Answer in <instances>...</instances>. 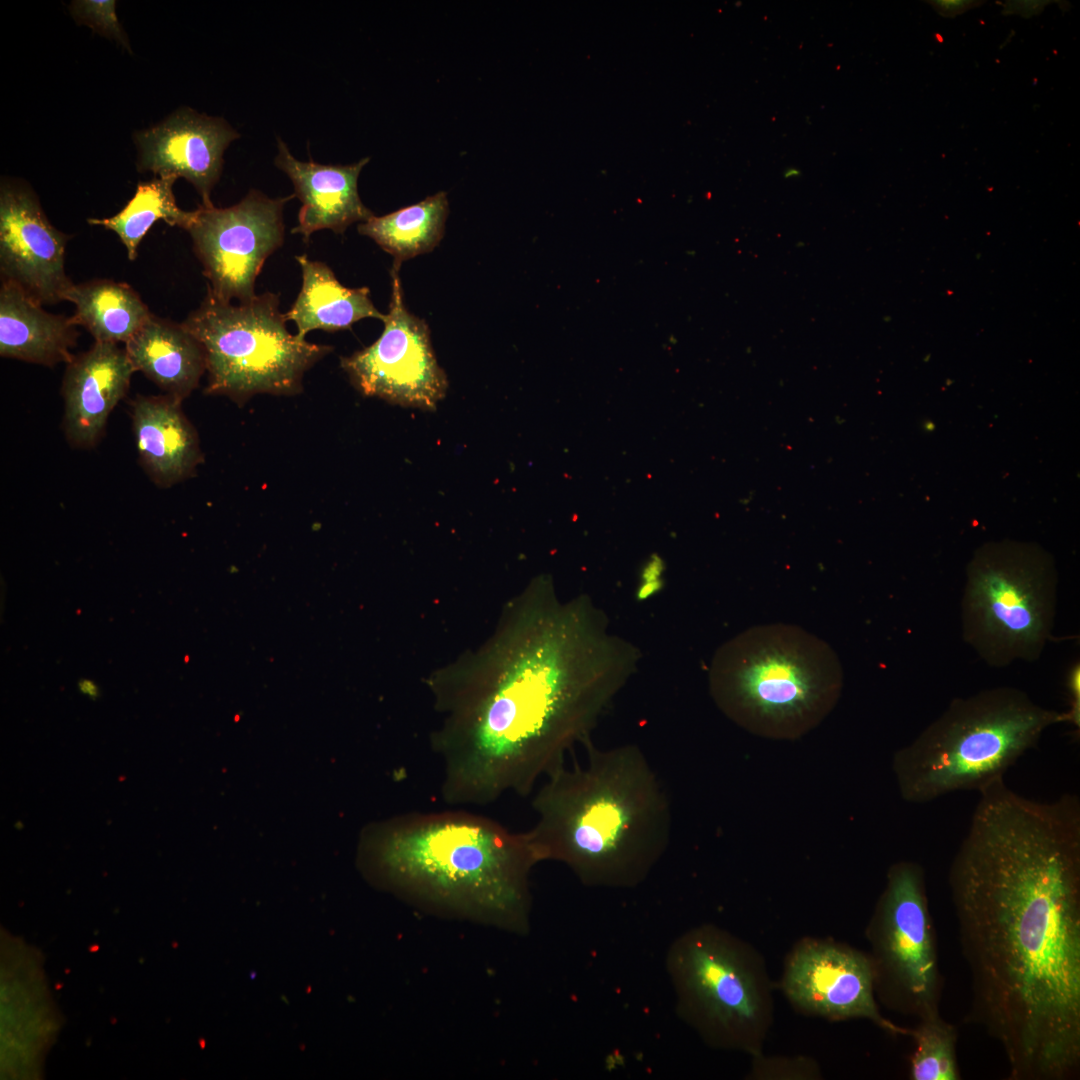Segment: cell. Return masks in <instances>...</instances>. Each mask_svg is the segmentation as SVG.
<instances>
[{
    "label": "cell",
    "mask_w": 1080,
    "mask_h": 1080,
    "mask_svg": "<svg viewBox=\"0 0 1080 1080\" xmlns=\"http://www.w3.org/2000/svg\"><path fill=\"white\" fill-rule=\"evenodd\" d=\"M587 749L584 765L563 764L545 778L526 833L538 861H560L585 884L632 886L667 848L670 802L639 747Z\"/></svg>",
    "instance_id": "3"
},
{
    "label": "cell",
    "mask_w": 1080,
    "mask_h": 1080,
    "mask_svg": "<svg viewBox=\"0 0 1080 1080\" xmlns=\"http://www.w3.org/2000/svg\"><path fill=\"white\" fill-rule=\"evenodd\" d=\"M69 237L57 230L35 194L17 183L0 190V271L8 281L41 305L64 301L73 285L65 272Z\"/></svg>",
    "instance_id": "14"
},
{
    "label": "cell",
    "mask_w": 1080,
    "mask_h": 1080,
    "mask_svg": "<svg viewBox=\"0 0 1080 1080\" xmlns=\"http://www.w3.org/2000/svg\"><path fill=\"white\" fill-rule=\"evenodd\" d=\"M925 2L930 4L939 15L946 18H955L985 3L978 0H927Z\"/></svg>",
    "instance_id": "29"
},
{
    "label": "cell",
    "mask_w": 1080,
    "mask_h": 1080,
    "mask_svg": "<svg viewBox=\"0 0 1080 1080\" xmlns=\"http://www.w3.org/2000/svg\"><path fill=\"white\" fill-rule=\"evenodd\" d=\"M909 1034L914 1041L910 1057L911 1080H960L957 1028L940 1013L917 1019Z\"/></svg>",
    "instance_id": "25"
},
{
    "label": "cell",
    "mask_w": 1080,
    "mask_h": 1080,
    "mask_svg": "<svg viewBox=\"0 0 1080 1080\" xmlns=\"http://www.w3.org/2000/svg\"><path fill=\"white\" fill-rule=\"evenodd\" d=\"M400 266L393 263L390 271L391 299L382 334L340 363L362 394L433 410L445 397L448 380L436 360L427 323L405 307Z\"/></svg>",
    "instance_id": "12"
},
{
    "label": "cell",
    "mask_w": 1080,
    "mask_h": 1080,
    "mask_svg": "<svg viewBox=\"0 0 1080 1080\" xmlns=\"http://www.w3.org/2000/svg\"><path fill=\"white\" fill-rule=\"evenodd\" d=\"M935 36H936V37L938 38V41H939L940 43H942V42H943V38H942V36H941V35H939V34H936Z\"/></svg>",
    "instance_id": "32"
},
{
    "label": "cell",
    "mask_w": 1080,
    "mask_h": 1080,
    "mask_svg": "<svg viewBox=\"0 0 1080 1080\" xmlns=\"http://www.w3.org/2000/svg\"><path fill=\"white\" fill-rule=\"evenodd\" d=\"M79 691L88 698L95 700L100 696L98 685L90 679H80L77 683Z\"/></svg>",
    "instance_id": "31"
},
{
    "label": "cell",
    "mask_w": 1080,
    "mask_h": 1080,
    "mask_svg": "<svg viewBox=\"0 0 1080 1080\" xmlns=\"http://www.w3.org/2000/svg\"><path fill=\"white\" fill-rule=\"evenodd\" d=\"M239 134L223 118L178 109L158 125L138 132L137 168L157 176L183 177L212 206L210 196L223 168V153Z\"/></svg>",
    "instance_id": "15"
},
{
    "label": "cell",
    "mask_w": 1080,
    "mask_h": 1080,
    "mask_svg": "<svg viewBox=\"0 0 1080 1080\" xmlns=\"http://www.w3.org/2000/svg\"><path fill=\"white\" fill-rule=\"evenodd\" d=\"M1058 572L1036 543L988 542L966 568L962 636L988 666L1040 658L1054 627Z\"/></svg>",
    "instance_id": "7"
},
{
    "label": "cell",
    "mask_w": 1080,
    "mask_h": 1080,
    "mask_svg": "<svg viewBox=\"0 0 1080 1080\" xmlns=\"http://www.w3.org/2000/svg\"><path fill=\"white\" fill-rule=\"evenodd\" d=\"M670 965L682 1009L708 1039L760 1053L773 1010L770 982L754 949L705 927L678 941Z\"/></svg>",
    "instance_id": "9"
},
{
    "label": "cell",
    "mask_w": 1080,
    "mask_h": 1080,
    "mask_svg": "<svg viewBox=\"0 0 1080 1080\" xmlns=\"http://www.w3.org/2000/svg\"><path fill=\"white\" fill-rule=\"evenodd\" d=\"M948 885L971 980L969 1022L1001 1046L1010 1080L1080 1070V800L979 792Z\"/></svg>",
    "instance_id": "1"
},
{
    "label": "cell",
    "mask_w": 1080,
    "mask_h": 1080,
    "mask_svg": "<svg viewBox=\"0 0 1080 1080\" xmlns=\"http://www.w3.org/2000/svg\"><path fill=\"white\" fill-rule=\"evenodd\" d=\"M364 869L390 889L429 905L480 916L521 914L538 862L526 832L463 810L409 812L368 825Z\"/></svg>",
    "instance_id": "4"
},
{
    "label": "cell",
    "mask_w": 1080,
    "mask_h": 1080,
    "mask_svg": "<svg viewBox=\"0 0 1080 1080\" xmlns=\"http://www.w3.org/2000/svg\"><path fill=\"white\" fill-rule=\"evenodd\" d=\"M664 572V561L661 557L653 554L643 566L641 572V585L638 590V597L645 599L656 592L662 583V575Z\"/></svg>",
    "instance_id": "27"
},
{
    "label": "cell",
    "mask_w": 1080,
    "mask_h": 1080,
    "mask_svg": "<svg viewBox=\"0 0 1080 1080\" xmlns=\"http://www.w3.org/2000/svg\"><path fill=\"white\" fill-rule=\"evenodd\" d=\"M277 143L275 165L291 179L295 195L302 202L298 225L292 233L301 234L305 241L322 229L342 234L351 224L365 222L374 215L361 201L357 186L369 157L350 165L303 162L292 156L280 138Z\"/></svg>",
    "instance_id": "17"
},
{
    "label": "cell",
    "mask_w": 1080,
    "mask_h": 1080,
    "mask_svg": "<svg viewBox=\"0 0 1080 1080\" xmlns=\"http://www.w3.org/2000/svg\"><path fill=\"white\" fill-rule=\"evenodd\" d=\"M866 936L875 996L883 1005L917 1019L939 1014L943 979L919 863L901 860L889 867Z\"/></svg>",
    "instance_id": "10"
},
{
    "label": "cell",
    "mask_w": 1080,
    "mask_h": 1080,
    "mask_svg": "<svg viewBox=\"0 0 1080 1080\" xmlns=\"http://www.w3.org/2000/svg\"><path fill=\"white\" fill-rule=\"evenodd\" d=\"M175 176H158L148 182H140L126 206L109 218H91L88 223L114 231L124 244L128 258L137 257L138 246L151 226L163 220L170 226L187 230L194 213L184 211L176 203L173 184Z\"/></svg>",
    "instance_id": "24"
},
{
    "label": "cell",
    "mask_w": 1080,
    "mask_h": 1080,
    "mask_svg": "<svg viewBox=\"0 0 1080 1080\" xmlns=\"http://www.w3.org/2000/svg\"><path fill=\"white\" fill-rule=\"evenodd\" d=\"M71 317L51 314L16 285L0 288V355L54 366L73 359L78 332Z\"/></svg>",
    "instance_id": "19"
},
{
    "label": "cell",
    "mask_w": 1080,
    "mask_h": 1080,
    "mask_svg": "<svg viewBox=\"0 0 1080 1080\" xmlns=\"http://www.w3.org/2000/svg\"><path fill=\"white\" fill-rule=\"evenodd\" d=\"M448 212L447 193L440 191L389 214L373 215L357 228L392 255L393 263L401 264L431 252L440 243Z\"/></svg>",
    "instance_id": "23"
},
{
    "label": "cell",
    "mask_w": 1080,
    "mask_h": 1080,
    "mask_svg": "<svg viewBox=\"0 0 1080 1080\" xmlns=\"http://www.w3.org/2000/svg\"><path fill=\"white\" fill-rule=\"evenodd\" d=\"M125 345L135 370L181 401L198 386L206 371L200 342L182 324L154 315Z\"/></svg>",
    "instance_id": "20"
},
{
    "label": "cell",
    "mask_w": 1080,
    "mask_h": 1080,
    "mask_svg": "<svg viewBox=\"0 0 1080 1080\" xmlns=\"http://www.w3.org/2000/svg\"><path fill=\"white\" fill-rule=\"evenodd\" d=\"M1067 689L1070 697V709L1066 712L1068 715V722L1074 726L1079 727V714H1080V667L1079 663L1074 664L1067 676Z\"/></svg>",
    "instance_id": "28"
},
{
    "label": "cell",
    "mask_w": 1080,
    "mask_h": 1080,
    "mask_svg": "<svg viewBox=\"0 0 1080 1080\" xmlns=\"http://www.w3.org/2000/svg\"><path fill=\"white\" fill-rule=\"evenodd\" d=\"M1066 712L1037 704L1023 690L999 686L954 698L908 745L892 769L900 796L923 804L959 791L980 792L1006 772Z\"/></svg>",
    "instance_id": "6"
},
{
    "label": "cell",
    "mask_w": 1080,
    "mask_h": 1080,
    "mask_svg": "<svg viewBox=\"0 0 1080 1080\" xmlns=\"http://www.w3.org/2000/svg\"><path fill=\"white\" fill-rule=\"evenodd\" d=\"M787 999L800 1011L830 1020L863 1018L893 1035H907L879 1011L867 954L822 939H803L789 954L782 977Z\"/></svg>",
    "instance_id": "13"
},
{
    "label": "cell",
    "mask_w": 1080,
    "mask_h": 1080,
    "mask_svg": "<svg viewBox=\"0 0 1080 1080\" xmlns=\"http://www.w3.org/2000/svg\"><path fill=\"white\" fill-rule=\"evenodd\" d=\"M279 295L266 292L233 305L210 291L181 323L202 345L207 394L244 402L256 394L291 396L302 391L303 376L332 351L286 327Z\"/></svg>",
    "instance_id": "8"
},
{
    "label": "cell",
    "mask_w": 1080,
    "mask_h": 1080,
    "mask_svg": "<svg viewBox=\"0 0 1080 1080\" xmlns=\"http://www.w3.org/2000/svg\"><path fill=\"white\" fill-rule=\"evenodd\" d=\"M293 196L269 198L258 190L227 208L199 205L187 231L216 298L252 300L266 259L284 242L283 207Z\"/></svg>",
    "instance_id": "11"
},
{
    "label": "cell",
    "mask_w": 1080,
    "mask_h": 1080,
    "mask_svg": "<svg viewBox=\"0 0 1080 1080\" xmlns=\"http://www.w3.org/2000/svg\"><path fill=\"white\" fill-rule=\"evenodd\" d=\"M631 664V649L583 600L559 601L543 578L530 584L489 640L428 679L442 716L430 740L443 800L484 806L529 794L576 743H590Z\"/></svg>",
    "instance_id": "2"
},
{
    "label": "cell",
    "mask_w": 1080,
    "mask_h": 1080,
    "mask_svg": "<svg viewBox=\"0 0 1080 1080\" xmlns=\"http://www.w3.org/2000/svg\"><path fill=\"white\" fill-rule=\"evenodd\" d=\"M169 395L137 396L131 404L132 427L142 466L161 487L190 477L203 460L196 430Z\"/></svg>",
    "instance_id": "18"
},
{
    "label": "cell",
    "mask_w": 1080,
    "mask_h": 1080,
    "mask_svg": "<svg viewBox=\"0 0 1080 1080\" xmlns=\"http://www.w3.org/2000/svg\"><path fill=\"white\" fill-rule=\"evenodd\" d=\"M114 8V1H77L72 5L73 14L78 21L126 44Z\"/></svg>",
    "instance_id": "26"
},
{
    "label": "cell",
    "mask_w": 1080,
    "mask_h": 1080,
    "mask_svg": "<svg viewBox=\"0 0 1080 1080\" xmlns=\"http://www.w3.org/2000/svg\"><path fill=\"white\" fill-rule=\"evenodd\" d=\"M64 301L74 304L72 321L95 342L126 343L153 315L129 285L107 279L73 284Z\"/></svg>",
    "instance_id": "22"
},
{
    "label": "cell",
    "mask_w": 1080,
    "mask_h": 1080,
    "mask_svg": "<svg viewBox=\"0 0 1080 1080\" xmlns=\"http://www.w3.org/2000/svg\"><path fill=\"white\" fill-rule=\"evenodd\" d=\"M295 258L301 267L302 286L285 318L296 324L299 337L305 338L315 329H348L364 318L384 321L386 314L374 306L367 287H345L325 263L306 255Z\"/></svg>",
    "instance_id": "21"
},
{
    "label": "cell",
    "mask_w": 1080,
    "mask_h": 1080,
    "mask_svg": "<svg viewBox=\"0 0 1080 1080\" xmlns=\"http://www.w3.org/2000/svg\"><path fill=\"white\" fill-rule=\"evenodd\" d=\"M1052 1L1046 0H1018V1H1006L1003 6L1005 9L1002 14H1018L1024 18H1030L1033 15L1040 14L1043 9Z\"/></svg>",
    "instance_id": "30"
},
{
    "label": "cell",
    "mask_w": 1080,
    "mask_h": 1080,
    "mask_svg": "<svg viewBox=\"0 0 1080 1080\" xmlns=\"http://www.w3.org/2000/svg\"><path fill=\"white\" fill-rule=\"evenodd\" d=\"M134 372L126 350L114 343L95 342L67 363L62 382L63 429L72 446L90 448L97 443Z\"/></svg>",
    "instance_id": "16"
},
{
    "label": "cell",
    "mask_w": 1080,
    "mask_h": 1080,
    "mask_svg": "<svg viewBox=\"0 0 1080 1080\" xmlns=\"http://www.w3.org/2000/svg\"><path fill=\"white\" fill-rule=\"evenodd\" d=\"M709 686L718 708L741 728L795 740L834 709L843 670L832 647L816 635L797 625L763 624L717 651Z\"/></svg>",
    "instance_id": "5"
}]
</instances>
